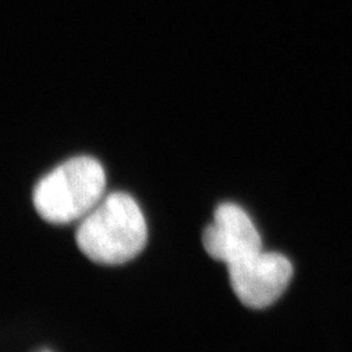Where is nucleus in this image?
Returning a JSON list of instances; mask_svg holds the SVG:
<instances>
[{
	"label": "nucleus",
	"mask_w": 352,
	"mask_h": 352,
	"mask_svg": "<svg viewBox=\"0 0 352 352\" xmlns=\"http://www.w3.org/2000/svg\"><path fill=\"white\" fill-rule=\"evenodd\" d=\"M148 241V225L138 201L113 192L84 217L76 231L78 250L96 264L123 265L136 258Z\"/></svg>",
	"instance_id": "1"
},
{
	"label": "nucleus",
	"mask_w": 352,
	"mask_h": 352,
	"mask_svg": "<svg viewBox=\"0 0 352 352\" xmlns=\"http://www.w3.org/2000/svg\"><path fill=\"white\" fill-rule=\"evenodd\" d=\"M106 173L93 157L65 161L43 176L33 190V204L42 219L52 225L80 222L106 196Z\"/></svg>",
	"instance_id": "2"
},
{
	"label": "nucleus",
	"mask_w": 352,
	"mask_h": 352,
	"mask_svg": "<svg viewBox=\"0 0 352 352\" xmlns=\"http://www.w3.org/2000/svg\"><path fill=\"white\" fill-rule=\"evenodd\" d=\"M231 287L244 305L261 309L277 300L292 278L287 257L258 251L227 265Z\"/></svg>",
	"instance_id": "3"
},
{
	"label": "nucleus",
	"mask_w": 352,
	"mask_h": 352,
	"mask_svg": "<svg viewBox=\"0 0 352 352\" xmlns=\"http://www.w3.org/2000/svg\"><path fill=\"white\" fill-rule=\"evenodd\" d=\"M202 243L212 258L227 265L263 251L261 236L250 215L231 202L217 208L213 223L204 231Z\"/></svg>",
	"instance_id": "4"
},
{
	"label": "nucleus",
	"mask_w": 352,
	"mask_h": 352,
	"mask_svg": "<svg viewBox=\"0 0 352 352\" xmlns=\"http://www.w3.org/2000/svg\"><path fill=\"white\" fill-rule=\"evenodd\" d=\"M41 352H50V351H41Z\"/></svg>",
	"instance_id": "5"
}]
</instances>
